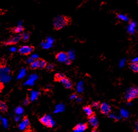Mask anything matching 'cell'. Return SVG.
<instances>
[{
  "mask_svg": "<svg viewBox=\"0 0 138 132\" xmlns=\"http://www.w3.org/2000/svg\"><path fill=\"white\" fill-rule=\"evenodd\" d=\"M88 122L93 127V129H97L99 126V123H98L97 117L94 114L90 117H88Z\"/></svg>",
  "mask_w": 138,
  "mask_h": 132,
  "instance_id": "52a82bcc",
  "label": "cell"
},
{
  "mask_svg": "<svg viewBox=\"0 0 138 132\" xmlns=\"http://www.w3.org/2000/svg\"><path fill=\"white\" fill-rule=\"evenodd\" d=\"M99 108L101 113L104 115H108L111 112V107L110 105L107 103H105V102L101 104Z\"/></svg>",
  "mask_w": 138,
  "mask_h": 132,
  "instance_id": "5b68a950",
  "label": "cell"
},
{
  "mask_svg": "<svg viewBox=\"0 0 138 132\" xmlns=\"http://www.w3.org/2000/svg\"><path fill=\"white\" fill-rule=\"evenodd\" d=\"M65 63H66V64L69 65V64H70V63H71V61H70V59H68V60Z\"/></svg>",
  "mask_w": 138,
  "mask_h": 132,
  "instance_id": "cb8c5ba5",
  "label": "cell"
},
{
  "mask_svg": "<svg viewBox=\"0 0 138 132\" xmlns=\"http://www.w3.org/2000/svg\"><path fill=\"white\" fill-rule=\"evenodd\" d=\"M29 38V34L28 32H25L24 34L21 35V39H23V41H27Z\"/></svg>",
  "mask_w": 138,
  "mask_h": 132,
  "instance_id": "d6986e66",
  "label": "cell"
},
{
  "mask_svg": "<svg viewBox=\"0 0 138 132\" xmlns=\"http://www.w3.org/2000/svg\"><path fill=\"white\" fill-rule=\"evenodd\" d=\"M21 39V35H17L15 36L14 37H12V38L9 39L8 40L5 41L4 42L5 45H13L16 44Z\"/></svg>",
  "mask_w": 138,
  "mask_h": 132,
  "instance_id": "ba28073f",
  "label": "cell"
},
{
  "mask_svg": "<svg viewBox=\"0 0 138 132\" xmlns=\"http://www.w3.org/2000/svg\"><path fill=\"white\" fill-rule=\"evenodd\" d=\"M59 82H60L62 84H63L66 89H71L73 87V83H72L71 81L66 77L62 78Z\"/></svg>",
  "mask_w": 138,
  "mask_h": 132,
  "instance_id": "8fae6325",
  "label": "cell"
},
{
  "mask_svg": "<svg viewBox=\"0 0 138 132\" xmlns=\"http://www.w3.org/2000/svg\"><path fill=\"white\" fill-rule=\"evenodd\" d=\"M53 39H52L51 37H49L47 38V41H46V42H43L42 44L44 48H47V46H48V48L50 47L51 45L52 44V42H53Z\"/></svg>",
  "mask_w": 138,
  "mask_h": 132,
  "instance_id": "2e32d148",
  "label": "cell"
},
{
  "mask_svg": "<svg viewBox=\"0 0 138 132\" xmlns=\"http://www.w3.org/2000/svg\"><path fill=\"white\" fill-rule=\"evenodd\" d=\"M66 77L65 76L61 73H57L55 76V80L56 81H60L62 78Z\"/></svg>",
  "mask_w": 138,
  "mask_h": 132,
  "instance_id": "ac0fdd59",
  "label": "cell"
},
{
  "mask_svg": "<svg viewBox=\"0 0 138 132\" xmlns=\"http://www.w3.org/2000/svg\"><path fill=\"white\" fill-rule=\"evenodd\" d=\"M30 126V122H29L28 118L25 117L22 120L21 125H20L21 129H24L25 128H29Z\"/></svg>",
  "mask_w": 138,
  "mask_h": 132,
  "instance_id": "5bb4252c",
  "label": "cell"
},
{
  "mask_svg": "<svg viewBox=\"0 0 138 132\" xmlns=\"http://www.w3.org/2000/svg\"><path fill=\"white\" fill-rule=\"evenodd\" d=\"M23 103H24L25 105H28L29 103H30V100H29V98L28 97L26 98L24 100V101H23Z\"/></svg>",
  "mask_w": 138,
  "mask_h": 132,
  "instance_id": "603a6c76",
  "label": "cell"
},
{
  "mask_svg": "<svg viewBox=\"0 0 138 132\" xmlns=\"http://www.w3.org/2000/svg\"><path fill=\"white\" fill-rule=\"evenodd\" d=\"M129 67L134 73H138V62H132L129 64Z\"/></svg>",
  "mask_w": 138,
  "mask_h": 132,
  "instance_id": "7c38bea8",
  "label": "cell"
},
{
  "mask_svg": "<svg viewBox=\"0 0 138 132\" xmlns=\"http://www.w3.org/2000/svg\"><path fill=\"white\" fill-rule=\"evenodd\" d=\"M91 132H98V131L96 130V129H93Z\"/></svg>",
  "mask_w": 138,
  "mask_h": 132,
  "instance_id": "484cf974",
  "label": "cell"
},
{
  "mask_svg": "<svg viewBox=\"0 0 138 132\" xmlns=\"http://www.w3.org/2000/svg\"><path fill=\"white\" fill-rule=\"evenodd\" d=\"M118 17H119V18H120V19L122 20V21H127V19H128V18H127V16H126L125 15H121V14L118 15Z\"/></svg>",
  "mask_w": 138,
  "mask_h": 132,
  "instance_id": "7402d4cb",
  "label": "cell"
},
{
  "mask_svg": "<svg viewBox=\"0 0 138 132\" xmlns=\"http://www.w3.org/2000/svg\"><path fill=\"white\" fill-rule=\"evenodd\" d=\"M46 68H47V70L48 71H52L54 70L55 65L52 64H49L46 66Z\"/></svg>",
  "mask_w": 138,
  "mask_h": 132,
  "instance_id": "44dd1931",
  "label": "cell"
},
{
  "mask_svg": "<svg viewBox=\"0 0 138 132\" xmlns=\"http://www.w3.org/2000/svg\"><path fill=\"white\" fill-rule=\"evenodd\" d=\"M137 4H138V0H137Z\"/></svg>",
  "mask_w": 138,
  "mask_h": 132,
  "instance_id": "4316f807",
  "label": "cell"
},
{
  "mask_svg": "<svg viewBox=\"0 0 138 132\" xmlns=\"http://www.w3.org/2000/svg\"><path fill=\"white\" fill-rule=\"evenodd\" d=\"M83 110L88 117H90L94 114L90 105H86V106L84 107Z\"/></svg>",
  "mask_w": 138,
  "mask_h": 132,
  "instance_id": "4fadbf2b",
  "label": "cell"
},
{
  "mask_svg": "<svg viewBox=\"0 0 138 132\" xmlns=\"http://www.w3.org/2000/svg\"><path fill=\"white\" fill-rule=\"evenodd\" d=\"M47 65V63L44 59H37L33 61L32 63L30 64L31 68L35 70L37 68H44Z\"/></svg>",
  "mask_w": 138,
  "mask_h": 132,
  "instance_id": "277c9868",
  "label": "cell"
},
{
  "mask_svg": "<svg viewBox=\"0 0 138 132\" xmlns=\"http://www.w3.org/2000/svg\"><path fill=\"white\" fill-rule=\"evenodd\" d=\"M68 19L65 16H57L53 20V27L55 29L59 30L67 25Z\"/></svg>",
  "mask_w": 138,
  "mask_h": 132,
  "instance_id": "6da1fadb",
  "label": "cell"
},
{
  "mask_svg": "<svg viewBox=\"0 0 138 132\" xmlns=\"http://www.w3.org/2000/svg\"><path fill=\"white\" fill-rule=\"evenodd\" d=\"M34 48L30 46H22L19 49V52L20 54L22 55H27L30 54L33 51Z\"/></svg>",
  "mask_w": 138,
  "mask_h": 132,
  "instance_id": "8992f818",
  "label": "cell"
},
{
  "mask_svg": "<svg viewBox=\"0 0 138 132\" xmlns=\"http://www.w3.org/2000/svg\"><path fill=\"white\" fill-rule=\"evenodd\" d=\"M15 50H16V48H11V51H15Z\"/></svg>",
  "mask_w": 138,
  "mask_h": 132,
  "instance_id": "d4e9b609",
  "label": "cell"
},
{
  "mask_svg": "<svg viewBox=\"0 0 138 132\" xmlns=\"http://www.w3.org/2000/svg\"><path fill=\"white\" fill-rule=\"evenodd\" d=\"M56 58L60 62H66L68 59V54L65 52H60L56 56Z\"/></svg>",
  "mask_w": 138,
  "mask_h": 132,
  "instance_id": "9c48e42d",
  "label": "cell"
},
{
  "mask_svg": "<svg viewBox=\"0 0 138 132\" xmlns=\"http://www.w3.org/2000/svg\"><path fill=\"white\" fill-rule=\"evenodd\" d=\"M0 110H1V113H5L8 110V107L5 103L3 101L0 102Z\"/></svg>",
  "mask_w": 138,
  "mask_h": 132,
  "instance_id": "9a60e30c",
  "label": "cell"
},
{
  "mask_svg": "<svg viewBox=\"0 0 138 132\" xmlns=\"http://www.w3.org/2000/svg\"><path fill=\"white\" fill-rule=\"evenodd\" d=\"M100 103L99 102H93V103H91V106L93 107L94 108H98L100 107Z\"/></svg>",
  "mask_w": 138,
  "mask_h": 132,
  "instance_id": "ffe728a7",
  "label": "cell"
},
{
  "mask_svg": "<svg viewBox=\"0 0 138 132\" xmlns=\"http://www.w3.org/2000/svg\"><path fill=\"white\" fill-rule=\"evenodd\" d=\"M125 98L127 102H130L138 98V87L133 86L127 90L125 95Z\"/></svg>",
  "mask_w": 138,
  "mask_h": 132,
  "instance_id": "7a4b0ae2",
  "label": "cell"
},
{
  "mask_svg": "<svg viewBox=\"0 0 138 132\" xmlns=\"http://www.w3.org/2000/svg\"><path fill=\"white\" fill-rule=\"evenodd\" d=\"M39 121L47 128H52L55 125V122L52 120L51 116L48 115H45L39 118Z\"/></svg>",
  "mask_w": 138,
  "mask_h": 132,
  "instance_id": "3957f363",
  "label": "cell"
},
{
  "mask_svg": "<svg viewBox=\"0 0 138 132\" xmlns=\"http://www.w3.org/2000/svg\"><path fill=\"white\" fill-rule=\"evenodd\" d=\"M23 30H24V28H23L21 24L20 23L17 27H16L13 29V32L16 33V34H20L23 31Z\"/></svg>",
  "mask_w": 138,
  "mask_h": 132,
  "instance_id": "e0dca14e",
  "label": "cell"
},
{
  "mask_svg": "<svg viewBox=\"0 0 138 132\" xmlns=\"http://www.w3.org/2000/svg\"><path fill=\"white\" fill-rule=\"evenodd\" d=\"M88 128V125L85 123H80L77 124L76 126L73 128L74 132H83L87 129Z\"/></svg>",
  "mask_w": 138,
  "mask_h": 132,
  "instance_id": "30bf717a",
  "label": "cell"
}]
</instances>
